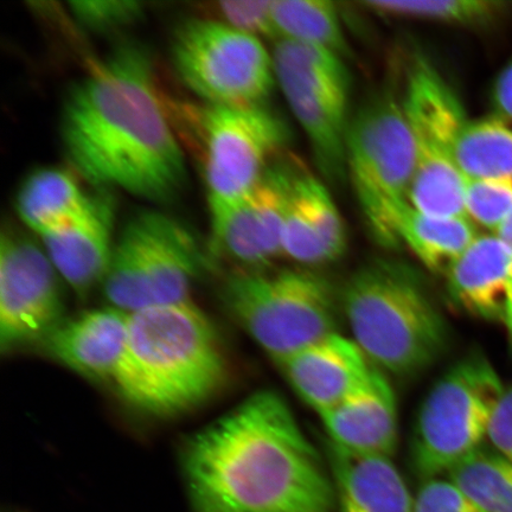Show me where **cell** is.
Instances as JSON below:
<instances>
[{"label": "cell", "mask_w": 512, "mask_h": 512, "mask_svg": "<svg viewBox=\"0 0 512 512\" xmlns=\"http://www.w3.org/2000/svg\"><path fill=\"white\" fill-rule=\"evenodd\" d=\"M61 136L74 168L100 189L166 202L187 182L150 55L138 44L115 48L76 83L63 105Z\"/></svg>", "instance_id": "1"}, {"label": "cell", "mask_w": 512, "mask_h": 512, "mask_svg": "<svg viewBox=\"0 0 512 512\" xmlns=\"http://www.w3.org/2000/svg\"><path fill=\"white\" fill-rule=\"evenodd\" d=\"M183 470L195 512H337L331 472L273 390L195 434Z\"/></svg>", "instance_id": "2"}, {"label": "cell", "mask_w": 512, "mask_h": 512, "mask_svg": "<svg viewBox=\"0 0 512 512\" xmlns=\"http://www.w3.org/2000/svg\"><path fill=\"white\" fill-rule=\"evenodd\" d=\"M226 376L219 335L190 300L130 313L113 383L134 407L157 415L188 411L214 395Z\"/></svg>", "instance_id": "3"}, {"label": "cell", "mask_w": 512, "mask_h": 512, "mask_svg": "<svg viewBox=\"0 0 512 512\" xmlns=\"http://www.w3.org/2000/svg\"><path fill=\"white\" fill-rule=\"evenodd\" d=\"M341 304L352 339L377 369L412 376L446 351V319L413 268L376 260L343 288Z\"/></svg>", "instance_id": "4"}, {"label": "cell", "mask_w": 512, "mask_h": 512, "mask_svg": "<svg viewBox=\"0 0 512 512\" xmlns=\"http://www.w3.org/2000/svg\"><path fill=\"white\" fill-rule=\"evenodd\" d=\"M415 152L402 100L375 96L350 121L347 175L371 238L380 246H401L399 229L411 204Z\"/></svg>", "instance_id": "5"}, {"label": "cell", "mask_w": 512, "mask_h": 512, "mask_svg": "<svg viewBox=\"0 0 512 512\" xmlns=\"http://www.w3.org/2000/svg\"><path fill=\"white\" fill-rule=\"evenodd\" d=\"M222 299L275 363L337 332L335 288L312 271L243 270L224 284Z\"/></svg>", "instance_id": "6"}, {"label": "cell", "mask_w": 512, "mask_h": 512, "mask_svg": "<svg viewBox=\"0 0 512 512\" xmlns=\"http://www.w3.org/2000/svg\"><path fill=\"white\" fill-rule=\"evenodd\" d=\"M203 266L200 245L181 221L142 211L115 242L102 288L108 305L126 313L188 302Z\"/></svg>", "instance_id": "7"}, {"label": "cell", "mask_w": 512, "mask_h": 512, "mask_svg": "<svg viewBox=\"0 0 512 512\" xmlns=\"http://www.w3.org/2000/svg\"><path fill=\"white\" fill-rule=\"evenodd\" d=\"M505 392L488 358L460 360L434 384L416 416L411 458L422 480L439 478L479 450Z\"/></svg>", "instance_id": "8"}, {"label": "cell", "mask_w": 512, "mask_h": 512, "mask_svg": "<svg viewBox=\"0 0 512 512\" xmlns=\"http://www.w3.org/2000/svg\"><path fill=\"white\" fill-rule=\"evenodd\" d=\"M401 100L415 152L411 206L427 214L466 216L467 179L456 159L469 121L462 102L437 67L421 56L409 68Z\"/></svg>", "instance_id": "9"}, {"label": "cell", "mask_w": 512, "mask_h": 512, "mask_svg": "<svg viewBox=\"0 0 512 512\" xmlns=\"http://www.w3.org/2000/svg\"><path fill=\"white\" fill-rule=\"evenodd\" d=\"M179 78L208 105H264L274 86L273 56L260 38L215 19H190L172 40Z\"/></svg>", "instance_id": "10"}, {"label": "cell", "mask_w": 512, "mask_h": 512, "mask_svg": "<svg viewBox=\"0 0 512 512\" xmlns=\"http://www.w3.org/2000/svg\"><path fill=\"white\" fill-rule=\"evenodd\" d=\"M201 147L209 211L229 206L252 191L268 162L285 145L284 120L264 105H204L190 112Z\"/></svg>", "instance_id": "11"}, {"label": "cell", "mask_w": 512, "mask_h": 512, "mask_svg": "<svg viewBox=\"0 0 512 512\" xmlns=\"http://www.w3.org/2000/svg\"><path fill=\"white\" fill-rule=\"evenodd\" d=\"M57 271L44 248L12 230L0 243V347L43 341L62 318Z\"/></svg>", "instance_id": "12"}, {"label": "cell", "mask_w": 512, "mask_h": 512, "mask_svg": "<svg viewBox=\"0 0 512 512\" xmlns=\"http://www.w3.org/2000/svg\"><path fill=\"white\" fill-rule=\"evenodd\" d=\"M274 72L320 170L341 181L347 176L350 80L294 60L275 61Z\"/></svg>", "instance_id": "13"}, {"label": "cell", "mask_w": 512, "mask_h": 512, "mask_svg": "<svg viewBox=\"0 0 512 512\" xmlns=\"http://www.w3.org/2000/svg\"><path fill=\"white\" fill-rule=\"evenodd\" d=\"M292 179L290 171L268 168L246 196L210 213L216 255L245 271H260L283 256L281 238Z\"/></svg>", "instance_id": "14"}, {"label": "cell", "mask_w": 512, "mask_h": 512, "mask_svg": "<svg viewBox=\"0 0 512 512\" xmlns=\"http://www.w3.org/2000/svg\"><path fill=\"white\" fill-rule=\"evenodd\" d=\"M331 444L362 456L392 458L398 445V405L380 369L336 406L319 414Z\"/></svg>", "instance_id": "15"}, {"label": "cell", "mask_w": 512, "mask_h": 512, "mask_svg": "<svg viewBox=\"0 0 512 512\" xmlns=\"http://www.w3.org/2000/svg\"><path fill=\"white\" fill-rule=\"evenodd\" d=\"M115 202L110 191L92 195L88 209L66 227L42 236L44 251L57 273L79 294L102 284L115 242Z\"/></svg>", "instance_id": "16"}, {"label": "cell", "mask_w": 512, "mask_h": 512, "mask_svg": "<svg viewBox=\"0 0 512 512\" xmlns=\"http://www.w3.org/2000/svg\"><path fill=\"white\" fill-rule=\"evenodd\" d=\"M277 366L318 415L347 398L374 368L354 339L338 332L294 352Z\"/></svg>", "instance_id": "17"}, {"label": "cell", "mask_w": 512, "mask_h": 512, "mask_svg": "<svg viewBox=\"0 0 512 512\" xmlns=\"http://www.w3.org/2000/svg\"><path fill=\"white\" fill-rule=\"evenodd\" d=\"M130 313L101 307L63 319L43 338V347L57 362L95 380H114L123 360Z\"/></svg>", "instance_id": "18"}, {"label": "cell", "mask_w": 512, "mask_h": 512, "mask_svg": "<svg viewBox=\"0 0 512 512\" xmlns=\"http://www.w3.org/2000/svg\"><path fill=\"white\" fill-rule=\"evenodd\" d=\"M511 265L508 247L495 234L478 236L446 275L452 304L466 315L505 326Z\"/></svg>", "instance_id": "19"}, {"label": "cell", "mask_w": 512, "mask_h": 512, "mask_svg": "<svg viewBox=\"0 0 512 512\" xmlns=\"http://www.w3.org/2000/svg\"><path fill=\"white\" fill-rule=\"evenodd\" d=\"M326 454L337 512H414V497L392 459L344 451L330 441Z\"/></svg>", "instance_id": "20"}, {"label": "cell", "mask_w": 512, "mask_h": 512, "mask_svg": "<svg viewBox=\"0 0 512 512\" xmlns=\"http://www.w3.org/2000/svg\"><path fill=\"white\" fill-rule=\"evenodd\" d=\"M92 195L86 194L69 171L38 169L19 188L16 209L21 220L42 236L66 227L88 209Z\"/></svg>", "instance_id": "21"}, {"label": "cell", "mask_w": 512, "mask_h": 512, "mask_svg": "<svg viewBox=\"0 0 512 512\" xmlns=\"http://www.w3.org/2000/svg\"><path fill=\"white\" fill-rule=\"evenodd\" d=\"M401 245H406L428 271L447 275L478 238L466 216L422 213L409 204L400 222Z\"/></svg>", "instance_id": "22"}, {"label": "cell", "mask_w": 512, "mask_h": 512, "mask_svg": "<svg viewBox=\"0 0 512 512\" xmlns=\"http://www.w3.org/2000/svg\"><path fill=\"white\" fill-rule=\"evenodd\" d=\"M456 159L467 179L512 177V117L495 112L467 121Z\"/></svg>", "instance_id": "23"}, {"label": "cell", "mask_w": 512, "mask_h": 512, "mask_svg": "<svg viewBox=\"0 0 512 512\" xmlns=\"http://www.w3.org/2000/svg\"><path fill=\"white\" fill-rule=\"evenodd\" d=\"M273 18L278 41L309 44L347 53L341 16L330 0H273Z\"/></svg>", "instance_id": "24"}, {"label": "cell", "mask_w": 512, "mask_h": 512, "mask_svg": "<svg viewBox=\"0 0 512 512\" xmlns=\"http://www.w3.org/2000/svg\"><path fill=\"white\" fill-rule=\"evenodd\" d=\"M448 479L485 512H512V463L502 454L480 447Z\"/></svg>", "instance_id": "25"}, {"label": "cell", "mask_w": 512, "mask_h": 512, "mask_svg": "<svg viewBox=\"0 0 512 512\" xmlns=\"http://www.w3.org/2000/svg\"><path fill=\"white\" fill-rule=\"evenodd\" d=\"M373 14L450 25H479L504 11L497 0H367L360 3Z\"/></svg>", "instance_id": "26"}, {"label": "cell", "mask_w": 512, "mask_h": 512, "mask_svg": "<svg viewBox=\"0 0 512 512\" xmlns=\"http://www.w3.org/2000/svg\"><path fill=\"white\" fill-rule=\"evenodd\" d=\"M294 189L323 243L329 262L341 258L348 246L347 232L328 189L315 177L304 174L294 176Z\"/></svg>", "instance_id": "27"}, {"label": "cell", "mask_w": 512, "mask_h": 512, "mask_svg": "<svg viewBox=\"0 0 512 512\" xmlns=\"http://www.w3.org/2000/svg\"><path fill=\"white\" fill-rule=\"evenodd\" d=\"M511 211L512 177L467 179L465 214L472 223L495 234Z\"/></svg>", "instance_id": "28"}, {"label": "cell", "mask_w": 512, "mask_h": 512, "mask_svg": "<svg viewBox=\"0 0 512 512\" xmlns=\"http://www.w3.org/2000/svg\"><path fill=\"white\" fill-rule=\"evenodd\" d=\"M281 247H283V256L298 264L313 266L329 262L323 243L294 189V175L285 214Z\"/></svg>", "instance_id": "29"}, {"label": "cell", "mask_w": 512, "mask_h": 512, "mask_svg": "<svg viewBox=\"0 0 512 512\" xmlns=\"http://www.w3.org/2000/svg\"><path fill=\"white\" fill-rule=\"evenodd\" d=\"M70 11L82 27L94 32H112L143 18L144 4L132 0H86L70 3Z\"/></svg>", "instance_id": "30"}, {"label": "cell", "mask_w": 512, "mask_h": 512, "mask_svg": "<svg viewBox=\"0 0 512 512\" xmlns=\"http://www.w3.org/2000/svg\"><path fill=\"white\" fill-rule=\"evenodd\" d=\"M273 0H227L215 3L211 12L215 21L254 37L277 38L273 18Z\"/></svg>", "instance_id": "31"}, {"label": "cell", "mask_w": 512, "mask_h": 512, "mask_svg": "<svg viewBox=\"0 0 512 512\" xmlns=\"http://www.w3.org/2000/svg\"><path fill=\"white\" fill-rule=\"evenodd\" d=\"M414 512H485L450 479L424 480L414 498Z\"/></svg>", "instance_id": "32"}, {"label": "cell", "mask_w": 512, "mask_h": 512, "mask_svg": "<svg viewBox=\"0 0 512 512\" xmlns=\"http://www.w3.org/2000/svg\"><path fill=\"white\" fill-rule=\"evenodd\" d=\"M488 438L497 452L512 463V387L505 389L492 415Z\"/></svg>", "instance_id": "33"}, {"label": "cell", "mask_w": 512, "mask_h": 512, "mask_svg": "<svg viewBox=\"0 0 512 512\" xmlns=\"http://www.w3.org/2000/svg\"><path fill=\"white\" fill-rule=\"evenodd\" d=\"M494 105L496 113L512 117V60L495 83Z\"/></svg>", "instance_id": "34"}]
</instances>
